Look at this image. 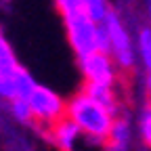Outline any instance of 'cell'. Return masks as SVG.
I'll use <instances>...</instances> for the list:
<instances>
[{"instance_id":"6da1fadb","label":"cell","mask_w":151,"mask_h":151,"mask_svg":"<svg viewBox=\"0 0 151 151\" xmlns=\"http://www.w3.org/2000/svg\"><path fill=\"white\" fill-rule=\"evenodd\" d=\"M67 116L78 124L82 134H86L90 141H97L101 145H105L111 124L116 120V113L105 103L88 94L84 88L67 101Z\"/></svg>"},{"instance_id":"7a4b0ae2","label":"cell","mask_w":151,"mask_h":151,"mask_svg":"<svg viewBox=\"0 0 151 151\" xmlns=\"http://www.w3.org/2000/svg\"><path fill=\"white\" fill-rule=\"evenodd\" d=\"M67 40L78 57H84L94 50H107L109 52V38L103 23H97L90 15L80 9L69 11L63 15Z\"/></svg>"},{"instance_id":"3957f363","label":"cell","mask_w":151,"mask_h":151,"mask_svg":"<svg viewBox=\"0 0 151 151\" xmlns=\"http://www.w3.org/2000/svg\"><path fill=\"white\" fill-rule=\"evenodd\" d=\"M80 69L84 76V82L88 84H101V86H116L126 90L128 78L120 71L118 63L113 61L111 52L107 50H94L80 57Z\"/></svg>"},{"instance_id":"277c9868","label":"cell","mask_w":151,"mask_h":151,"mask_svg":"<svg viewBox=\"0 0 151 151\" xmlns=\"http://www.w3.org/2000/svg\"><path fill=\"white\" fill-rule=\"evenodd\" d=\"M105 29H107V38H109V52L113 57V61L118 63L120 71L124 73V78H130V71L134 69V46L132 40L122 23V19L118 17L116 11H111L107 15V19L103 21Z\"/></svg>"},{"instance_id":"5b68a950","label":"cell","mask_w":151,"mask_h":151,"mask_svg":"<svg viewBox=\"0 0 151 151\" xmlns=\"http://www.w3.org/2000/svg\"><path fill=\"white\" fill-rule=\"evenodd\" d=\"M27 103L32 107L34 124H38L44 130H48L63 116H67V103L48 86L36 84L34 90L29 92V97H27Z\"/></svg>"},{"instance_id":"8992f818","label":"cell","mask_w":151,"mask_h":151,"mask_svg":"<svg viewBox=\"0 0 151 151\" xmlns=\"http://www.w3.org/2000/svg\"><path fill=\"white\" fill-rule=\"evenodd\" d=\"M34 86H36L34 78L27 73L25 67L19 65V61L0 65V99L4 101L17 99V97L27 99Z\"/></svg>"},{"instance_id":"52a82bcc","label":"cell","mask_w":151,"mask_h":151,"mask_svg":"<svg viewBox=\"0 0 151 151\" xmlns=\"http://www.w3.org/2000/svg\"><path fill=\"white\" fill-rule=\"evenodd\" d=\"M80 134H82V130L78 128V124L69 116H63L59 122H55L46 130V137L50 139V143L55 147H59V149H71Z\"/></svg>"},{"instance_id":"ba28073f","label":"cell","mask_w":151,"mask_h":151,"mask_svg":"<svg viewBox=\"0 0 151 151\" xmlns=\"http://www.w3.org/2000/svg\"><path fill=\"white\" fill-rule=\"evenodd\" d=\"M130 141H132V126L126 118H118L113 120L111 124V130L107 134V141H105V147L107 149H128L130 147Z\"/></svg>"},{"instance_id":"9c48e42d","label":"cell","mask_w":151,"mask_h":151,"mask_svg":"<svg viewBox=\"0 0 151 151\" xmlns=\"http://www.w3.org/2000/svg\"><path fill=\"white\" fill-rule=\"evenodd\" d=\"M80 6L97 23H103L105 19H107V15L111 13V6H109L107 0H80Z\"/></svg>"},{"instance_id":"30bf717a","label":"cell","mask_w":151,"mask_h":151,"mask_svg":"<svg viewBox=\"0 0 151 151\" xmlns=\"http://www.w3.org/2000/svg\"><path fill=\"white\" fill-rule=\"evenodd\" d=\"M9 111H11V116H13L17 122H21V124H34L32 107H29L27 99H23V97L11 99V101H9Z\"/></svg>"},{"instance_id":"8fae6325","label":"cell","mask_w":151,"mask_h":151,"mask_svg":"<svg viewBox=\"0 0 151 151\" xmlns=\"http://www.w3.org/2000/svg\"><path fill=\"white\" fill-rule=\"evenodd\" d=\"M139 55L147 71H151V25H145L139 32Z\"/></svg>"},{"instance_id":"7c38bea8","label":"cell","mask_w":151,"mask_h":151,"mask_svg":"<svg viewBox=\"0 0 151 151\" xmlns=\"http://www.w3.org/2000/svg\"><path fill=\"white\" fill-rule=\"evenodd\" d=\"M139 134L145 147H151V99L145 103L139 118Z\"/></svg>"},{"instance_id":"4fadbf2b","label":"cell","mask_w":151,"mask_h":151,"mask_svg":"<svg viewBox=\"0 0 151 151\" xmlns=\"http://www.w3.org/2000/svg\"><path fill=\"white\" fill-rule=\"evenodd\" d=\"M17 61V57H15V50L11 48L9 40L0 34V65H6V63H13Z\"/></svg>"},{"instance_id":"5bb4252c","label":"cell","mask_w":151,"mask_h":151,"mask_svg":"<svg viewBox=\"0 0 151 151\" xmlns=\"http://www.w3.org/2000/svg\"><path fill=\"white\" fill-rule=\"evenodd\" d=\"M147 90H149V94H151V71L147 73Z\"/></svg>"},{"instance_id":"9a60e30c","label":"cell","mask_w":151,"mask_h":151,"mask_svg":"<svg viewBox=\"0 0 151 151\" xmlns=\"http://www.w3.org/2000/svg\"><path fill=\"white\" fill-rule=\"evenodd\" d=\"M147 9H149V13H151V0H147Z\"/></svg>"}]
</instances>
